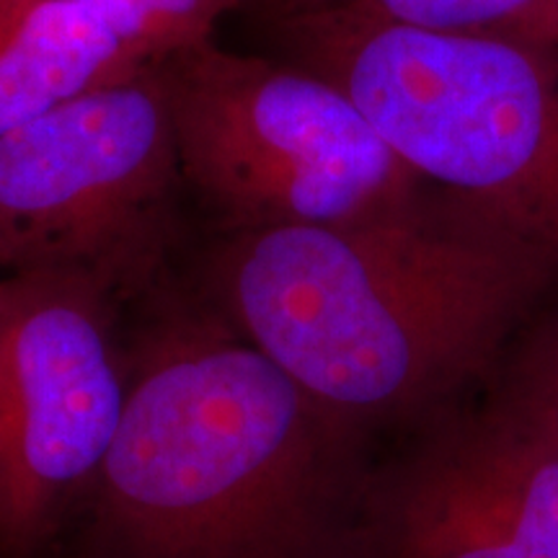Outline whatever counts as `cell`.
I'll return each instance as SVG.
<instances>
[{
  "label": "cell",
  "mask_w": 558,
  "mask_h": 558,
  "mask_svg": "<svg viewBox=\"0 0 558 558\" xmlns=\"http://www.w3.org/2000/svg\"><path fill=\"white\" fill-rule=\"evenodd\" d=\"M456 209L226 235V320L333 414H407L497 344L535 264Z\"/></svg>",
  "instance_id": "6da1fadb"
},
{
  "label": "cell",
  "mask_w": 558,
  "mask_h": 558,
  "mask_svg": "<svg viewBox=\"0 0 558 558\" xmlns=\"http://www.w3.org/2000/svg\"><path fill=\"white\" fill-rule=\"evenodd\" d=\"M347 424L228 320H184L128 373L94 492L137 558H288Z\"/></svg>",
  "instance_id": "7a4b0ae2"
},
{
  "label": "cell",
  "mask_w": 558,
  "mask_h": 558,
  "mask_svg": "<svg viewBox=\"0 0 558 558\" xmlns=\"http://www.w3.org/2000/svg\"><path fill=\"white\" fill-rule=\"evenodd\" d=\"M282 60L347 94L465 220L558 262V78L505 32L357 16L271 21Z\"/></svg>",
  "instance_id": "3957f363"
},
{
  "label": "cell",
  "mask_w": 558,
  "mask_h": 558,
  "mask_svg": "<svg viewBox=\"0 0 558 558\" xmlns=\"http://www.w3.org/2000/svg\"><path fill=\"white\" fill-rule=\"evenodd\" d=\"M181 181L230 233L403 213L424 184L347 94L215 37L156 68Z\"/></svg>",
  "instance_id": "277c9868"
},
{
  "label": "cell",
  "mask_w": 558,
  "mask_h": 558,
  "mask_svg": "<svg viewBox=\"0 0 558 558\" xmlns=\"http://www.w3.org/2000/svg\"><path fill=\"white\" fill-rule=\"evenodd\" d=\"M181 181L153 73L0 135V275H70L111 295L150 277Z\"/></svg>",
  "instance_id": "5b68a950"
},
{
  "label": "cell",
  "mask_w": 558,
  "mask_h": 558,
  "mask_svg": "<svg viewBox=\"0 0 558 558\" xmlns=\"http://www.w3.org/2000/svg\"><path fill=\"white\" fill-rule=\"evenodd\" d=\"M111 292L70 275H0V548L29 550L94 492L128 373Z\"/></svg>",
  "instance_id": "8992f818"
},
{
  "label": "cell",
  "mask_w": 558,
  "mask_h": 558,
  "mask_svg": "<svg viewBox=\"0 0 558 558\" xmlns=\"http://www.w3.org/2000/svg\"><path fill=\"white\" fill-rule=\"evenodd\" d=\"M388 558H558V432L509 393L437 437L388 501Z\"/></svg>",
  "instance_id": "52a82bcc"
},
{
  "label": "cell",
  "mask_w": 558,
  "mask_h": 558,
  "mask_svg": "<svg viewBox=\"0 0 558 558\" xmlns=\"http://www.w3.org/2000/svg\"><path fill=\"white\" fill-rule=\"evenodd\" d=\"M222 0H0V135L153 73L215 32Z\"/></svg>",
  "instance_id": "ba28073f"
},
{
  "label": "cell",
  "mask_w": 558,
  "mask_h": 558,
  "mask_svg": "<svg viewBox=\"0 0 558 558\" xmlns=\"http://www.w3.org/2000/svg\"><path fill=\"white\" fill-rule=\"evenodd\" d=\"M271 21L295 16H357L437 32H501L543 9V0H243Z\"/></svg>",
  "instance_id": "9c48e42d"
},
{
  "label": "cell",
  "mask_w": 558,
  "mask_h": 558,
  "mask_svg": "<svg viewBox=\"0 0 558 558\" xmlns=\"http://www.w3.org/2000/svg\"><path fill=\"white\" fill-rule=\"evenodd\" d=\"M512 396L525 401L558 432V339L535 354Z\"/></svg>",
  "instance_id": "30bf717a"
},
{
  "label": "cell",
  "mask_w": 558,
  "mask_h": 558,
  "mask_svg": "<svg viewBox=\"0 0 558 558\" xmlns=\"http://www.w3.org/2000/svg\"><path fill=\"white\" fill-rule=\"evenodd\" d=\"M546 5L548 9H558V0H543V9H546Z\"/></svg>",
  "instance_id": "8fae6325"
}]
</instances>
